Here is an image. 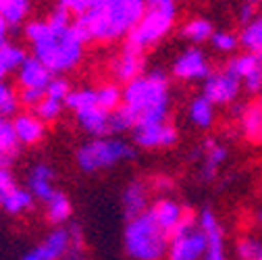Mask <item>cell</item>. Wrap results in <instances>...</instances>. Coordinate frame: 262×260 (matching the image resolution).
<instances>
[{"label": "cell", "instance_id": "cell-25", "mask_svg": "<svg viewBox=\"0 0 262 260\" xmlns=\"http://www.w3.org/2000/svg\"><path fill=\"white\" fill-rule=\"evenodd\" d=\"M214 34V27H212V21L206 19V17H193L189 21H185L179 29V36L187 42H191L193 46H198L202 42H210Z\"/></svg>", "mask_w": 262, "mask_h": 260}, {"label": "cell", "instance_id": "cell-43", "mask_svg": "<svg viewBox=\"0 0 262 260\" xmlns=\"http://www.w3.org/2000/svg\"><path fill=\"white\" fill-rule=\"evenodd\" d=\"M69 260H79V258H69Z\"/></svg>", "mask_w": 262, "mask_h": 260}, {"label": "cell", "instance_id": "cell-29", "mask_svg": "<svg viewBox=\"0 0 262 260\" xmlns=\"http://www.w3.org/2000/svg\"><path fill=\"white\" fill-rule=\"evenodd\" d=\"M27 52L23 46L7 42L5 46H0V79H5L9 73L19 71V67L25 62Z\"/></svg>", "mask_w": 262, "mask_h": 260}, {"label": "cell", "instance_id": "cell-3", "mask_svg": "<svg viewBox=\"0 0 262 260\" xmlns=\"http://www.w3.org/2000/svg\"><path fill=\"white\" fill-rule=\"evenodd\" d=\"M121 106L131 115L136 127L167 123L171 115V79L165 69L142 73L123 88ZM134 127V129H136Z\"/></svg>", "mask_w": 262, "mask_h": 260}, {"label": "cell", "instance_id": "cell-12", "mask_svg": "<svg viewBox=\"0 0 262 260\" xmlns=\"http://www.w3.org/2000/svg\"><path fill=\"white\" fill-rule=\"evenodd\" d=\"M229 148L214 138H206L202 144L193 146L189 152V160L198 162V179L202 183H212L219 177L221 167L227 162Z\"/></svg>", "mask_w": 262, "mask_h": 260}, {"label": "cell", "instance_id": "cell-22", "mask_svg": "<svg viewBox=\"0 0 262 260\" xmlns=\"http://www.w3.org/2000/svg\"><path fill=\"white\" fill-rule=\"evenodd\" d=\"M214 117H216L214 104L206 98L202 92L198 96H193V98L189 100V104H187V121L195 129H202V132L210 129L214 125Z\"/></svg>", "mask_w": 262, "mask_h": 260}, {"label": "cell", "instance_id": "cell-33", "mask_svg": "<svg viewBox=\"0 0 262 260\" xmlns=\"http://www.w3.org/2000/svg\"><path fill=\"white\" fill-rule=\"evenodd\" d=\"M235 254L239 260H262V237L244 235L235 246Z\"/></svg>", "mask_w": 262, "mask_h": 260}, {"label": "cell", "instance_id": "cell-13", "mask_svg": "<svg viewBox=\"0 0 262 260\" xmlns=\"http://www.w3.org/2000/svg\"><path fill=\"white\" fill-rule=\"evenodd\" d=\"M225 64L242 79V85L248 94H252V96L262 94V58H260V54L244 52V54L231 56Z\"/></svg>", "mask_w": 262, "mask_h": 260}, {"label": "cell", "instance_id": "cell-6", "mask_svg": "<svg viewBox=\"0 0 262 260\" xmlns=\"http://www.w3.org/2000/svg\"><path fill=\"white\" fill-rule=\"evenodd\" d=\"M136 156H138V150L134 144L115 136H106V138H94L81 144L75 152V162L79 171L92 175L98 171L113 169L119 162L134 160Z\"/></svg>", "mask_w": 262, "mask_h": 260}, {"label": "cell", "instance_id": "cell-31", "mask_svg": "<svg viewBox=\"0 0 262 260\" xmlns=\"http://www.w3.org/2000/svg\"><path fill=\"white\" fill-rule=\"evenodd\" d=\"M96 94H98V104L108 113L117 111L123 102V90H119L117 83H104L100 88H96Z\"/></svg>", "mask_w": 262, "mask_h": 260}, {"label": "cell", "instance_id": "cell-7", "mask_svg": "<svg viewBox=\"0 0 262 260\" xmlns=\"http://www.w3.org/2000/svg\"><path fill=\"white\" fill-rule=\"evenodd\" d=\"M206 254V233L193 212H185L183 221L171 235L169 260H202Z\"/></svg>", "mask_w": 262, "mask_h": 260}, {"label": "cell", "instance_id": "cell-8", "mask_svg": "<svg viewBox=\"0 0 262 260\" xmlns=\"http://www.w3.org/2000/svg\"><path fill=\"white\" fill-rule=\"evenodd\" d=\"M54 79V73L46 67L36 56H27L25 62L17 71V83H19V102L36 109L46 96V90L50 81Z\"/></svg>", "mask_w": 262, "mask_h": 260}, {"label": "cell", "instance_id": "cell-1", "mask_svg": "<svg viewBox=\"0 0 262 260\" xmlns=\"http://www.w3.org/2000/svg\"><path fill=\"white\" fill-rule=\"evenodd\" d=\"M25 38L31 46V56L42 60L54 75L75 69L83 56L85 38L77 23L71 21V11L64 7H56L46 19L29 21Z\"/></svg>", "mask_w": 262, "mask_h": 260}, {"label": "cell", "instance_id": "cell-5", "mask_svg": "<svg viewBox=\"0 0 262 260\" xmlns=\"http://www.w3.org/2000/svg\"><path fill=\"white\" fill-rule=\"evenodd\" d=\"M177 19V3L173 0H146V13L125 38V48L144 54L173 29Z\"/></svg>", "mask_w": 262, "mask_h": 260}, {"label": "cell", "instance_id": "cell-14", "mask_svg": "<svg viewBox=\"0 0 262 260\" xmlns=\"http://www.w3.org/2000/svg\"><path fill=\"white\" fill-rule=\"evenodd\" d=\"M131 140L136 142L138 148H169L177 144V129L171 121L167 123H154V125H144L136 127L131 132Z\"/></svg>", "mask_w": 262, "mask_h": 260}, {"label": "cell", "instance_id": "cell-32", "mask_svg": "<svg viewBox=\"0 0 262 260\" xmlns=\"http://www.w3.org/2000/svg\"><path fill=\"white\" fill-rule=\"evenodd\" d=\"M17 106H19V94L13 90V85L5 79H0V117H13L17 115Z\"/></svg>", "mask_w": 262, "mask_h": 260}, {"label": "cell", "instance_id": "cell-15", "mask_svg": "<svg viewBox=\"0 0 262 260\" xmlns=\"http://www.w3.org/2000/svg\"><path fill=\"white\" fill-rule=\"evenodd\" d=\"M198 223L206 233V254L202 260H227L225 254V231L219 216L210 206H204L198 212Z\"/></svg>", "mask_w": 262, "mask_h": 260}, {"label": "cell", "instance_id": "cell-20", "mask_svg": "<svg viewBox=\"0 0 262 260\" xmlns=\"http://www.w3.org/2000/svg\"><path fill=\"white\" fill-rule=\"evenodd\" d=\"M13 127H15V134L19 138L21 146H36L38 142H42V138L46 134L44 121L38 115H31V113L15 115Z\"/></svg>", "mask_w": 262, "mask_h": 260}, {"label": "cell", "instance_id": "cell-24", "mask_svg": "<svg viewBox=\"0 0 262 260\" xmlns=\"http://www.w3.org/2000/svg\"><path fill=\"white\" fill-rule=\"evenodd\" d=\"M21 142L15 134L11 119L0 117V167H11L15 156L19 154Z\"/></svg>", "mask_w": 262, "mask_h": 260}, {"label": "cell", "instance_id": "cell-45", "mask_svg": "<svg viewBox=\"0 0 262 260\" xmlns=\"http://www.w3.org/2000/svg\"><path fill=\"white\" fill-rule=\"evenodd\" d=\"M260 142H262V138H260Z\"/></svg>", "mask_w": 262, "mask_h": 260}, {"label": "cell", "instance_id": "cell-9", "mask_svg": "<svg viewBox=\"0 0 262 260\" xmlns=\"http://www.w3.org/2000/svg\"><path fill=\"white\" fill-rule=\"evenodd\" d=\"M44 260H60L62 256L77 258L83 252V233L79 225H58L46 233V237L36 246Z\"/></svg>", "mask_w": 262, "mask_h": 260}, {"label": "cell", "instance_id": "cell-46", "mask_svg": "<svg viewBox=\"0 0 262 260\" xmlns=\"http://www.w3.org/2000/svg\"><path fill=\"white\" fill-rule=\"evenodd\" d=\"M260 58H262V54H260Z\"/></svg>", "mask_w": 262, "mask_h": 260}, {"label": "cell", "instance_id": "cell-26", "mask_svg": "<svg viewBox=\"0 0 262 260\" xmlns=\"http://www.w3.org/2000/svg\"><path fill=\"white\" fill-rule=\"evenodd\" d=\"M239 127H242V134L246 136V140L260 142V138H262V102H254V104L246 106V111L239 119Z\"/></svg>", "mask_w": 262, "mask_h": 260}, {"label": "cell", "instance_id": "cell-38", "mask_svg": "<svg viewBox=\"0 0 262 260\" xmlns=\"http://www.w3.org/2000/svg\"><path fill=\"white\" fill-rule=\"evenodd\" d=\"M258 13H256V7H252V5H248V3H244L239 9H237V13H235V19H237V23L244 27V25H248L254 17H256Z\"/></svg>", "mask_w": 262, "mask_h": 260}, {"label": "cell", "instance_id": "cell-30", "mask_svg": "<svg viewBox=\"0 0 262 260\" xmlns=\"http://www.w3.org/2000/svg\"><path fill=\"white\" fill-rule=\"evenodd\" d=\"M29 9H31L29 0H7L0 7V15H3V19L9 23L11 29H15L19 27V23L25 21V17L29 15Z\"/></svg>", "mask_w": 262, "mask_h": 260}, {"label": "cell", "instance_id": "cell-17", "mask_svg": "<svg viewBox=\"0 0 262 260\" xmlns=\"http://www.w3.org/2000/svg\"><path fill=\"white\" fill-rule=\"evenodd\" d=\"M121 206H123V214L127 221L146 212L150 208L148 185L142 179H131L121 191Z\"/></svg>", "mask_w": 262, "mask_h": 260}, {"label": "cell", "instance_id": "cell-42", "mask_svg": "<svg viewBox=\"0 0 262 260\" xmlns=\"http://www.w3.org/2000/svg\"><path fill=\"white\" fill-rule=\"evenodd\" d=\"M246 3H248V5H252V7H256V5H260V3H262V0H246Z\"/></svg>", "mask_w": 262, "mask_h": 260}, {"label": "cell", "instance_id": "cell-40", "mask_svg": "<svg viewBox=\"0 0 262 260\" xmlns=\"http://www.w3.org/2000/svg\"><path fill=\"white\" fill-rule=\"evenodd\" d=\"M19 260H44V258L40 256V252H38L36 248H31V250H27Z\"/></svg>", "mask_w": 262, "mask_h": 260}, {"label": "cell", "instance_id": "cell-21", "mask_svg": "<svg viewBox=\"0 0 262 260\" xmlns=\"http://www.w3.org/2000/svg\"><path fill=\"white\" fill-rule=\"evenodd\" d=\"M150 210L154 212V216H156V221L160 223V227L165 231H169L171 235H173V231L179 227V223L183 221V216H185V212H187V208L185 206H181L177 200H173V198H160V200H156L152 206H150Z\"/></svg>", "mask_w": 262, "mask_h": 260}, {"label": "cell", "instance_id": "cell-35", "mask_svg": "<svg viewBox=\"0 0 262 260\" xmlns=\"http://www.w3.org/2000/svg\"><path fill=\"white\" fill-rule=\"evenodd\" d=\"M64 109H67V106H64V100H58V98H54V96H48V94H46L44 100L36 106V115L46 123V121L58 119Z\"/></svg>", "mask_w": 262, "mask_h": 260}, {"label": "cell", "instance_id": "cell-10", "mask_svg": "<svg viewBox=\"0 0 262 260\" xmlns=\"http://www.w3.org/2000/svg\"><path fill=\"white\" fill-rule=\"evenodd\" d=\"M242 90H244L242 79L229 69L227 64L221 69H214L202 81V94L214 106H227V104L237 102Z\"/></svg>", "mask_w": 262, "mask_h": 260}, {"label": "cell", "instance_id": "cell-4", "mask_svg": "<svg viewBox=\"0 0 262 260\" xmlns=\"http://www.w3.org/2000/svg\"><path fill=\"white\" fill-rule=\"evenodd\" d=\"M171 233L156 221L154 212H146L129 219L123 231V248L134 260H162L169 254Z\"/></svg>", "mask_w": 262, "mask_h": 260}, {"label": "cell", "instance_id": "cell-23", "mask_svg": "<svg viewBox=\"0 0 262 260\" xmlns=\"http://www.w3.org/2000/svg\"><path fill=\"white\" fill-rule=\"evenodd\" d=\"M34 202H36V196L27 187L15 185L5 196H0V210H5L7 214H23L34 208Z\"/></svg>", "mask_w": 262, "mask_h": 260}, {"label": "cell", "instance_id": "cell-34", "mask_svg": "<svg viewBox=\"0 0 262 260\" xmlns=\"http://www.w3.org/2000/svg\"><path fill=\"white\" fill-rule=\"evenodd\" d=\"M210 44L216 52L221 54H233L237 48H239V36H235L233 31H225V29H219L212 34L210 38Z\"/></svg>", "mask_w": 262, "mask_h": 260}, {"label": "cell", "instance_id": "cell-19", "mask_svg": "<svg viewBox=\"0 0 262 260\" xmlns=\"http://www.w3.org/2000/svg\"><path fill=\"white\" fill-rule=\"evenodd\" d=\"M142 69H144V54L134 52V50H129L125 46L121 48L119 56L113 62V75H115V79L125 83V85L129 81H134L136 77H140Z\"/></svg>", "mask_w": 262, "mask_h": 260}, {"label": "cell", "instance_id": "cell-28", "mask_svg": "<svg viewBox=\"0 0 262 260\" xmlns=\"http://www.w3.org/2000/svg\"><path fill=\"white\" fill-rule=\"evenodd\" d=\"M71 212H73L71 200H69L67 193H62L60 189L46 202V219H48V223H52L54 227L67 223L69 216H71Z\"/></svg>", "mask_w": 262, "mask_h": 260}, {"label": "cell", "instance_id": "cell-39", "mask_svg": "<svg viewBox=\"0 0 262 260\" xmlns=\"http://www.w3.org/2000/svg\"><path fill=\"white\" fill-rule=\"evenodd\" d=\"M9 23L3 19V15H0V46H5L9 42Z\"/></svg>", "mask_w": 262, "mask_h": 260}, {"label": "cell", "instance_id": "cell-44", "mask_svg": "<svg viewBox=\"0 0 262 260\" xmlns=\"http://www.w3.org/2000/svg\"><path fill=\"white\" fill-rule=\"evenodd\" d=\"M173 3H179V0H173Z\"/></svg>", "mask_w": 262, "mask_h": 260}, {"label": "cell", "instance_id": "cell-2", "mask_svg": "<svg viewBox=\"0 0 262 260\" xmlns=\"http://www.w3.org/2000/svg\"><path fill=\"white\" fill-rule=\"evenodd\" d=\"M146 13V0H92L75 23L85 42H115L127 38Z\"/></svg>", "mask_w": 262, "mask_h": 260}, {"label": "cell", "instance_id": "cell-18", "mask_svg": "<svg viewBox=\"0 0 262 260\" xmlns=\"http://www.w3.org/2000/svg\"><path fill=\"white\" fill-rule=\"evenodd\" d=\"M75 119L79 127L92 138H106L111 136V113L100 104H92L75 111Z\"/></svg>", "mask_w": 262, "mask_h": 260}, {"label": "cell", "instance_id": "cell-11", "mask_svg": "<svg viewBox=\"0 0 262 260\" xmlns=\"http://www.w3.org/2000/svg\"><path fill=\"white\" fill-rule=\"evenodd\" d=\"M212 64H210V58L208 54L200 48V46H187L183 48L173 64H171V75L179 81H187V83H193V81H204L210 73H212Z\"/></svg>", "mask_w": 262, "mask_h": 260}, {"label": "cell", "instance_id": "cell-41", "mask_svg": "<svg viewBox=\"0 0 262 260\" xmlns=\"http://www.w3.org/2000/svg\"><path fill=\"white\" fill-rule=\"evenodd\" d=\"M256 221H258V223H262V206H260V208H258V212H256Z\"/></svg>", "mask_w": 262, "mask_h": 260}, {"label": "cell", "instance_id": "cell-27", "mask_svg": "<svg viewBox=\"0 0 262 260\" xmlns=\"http://www.w3.org/2000/svg\"><path fill=\"white\" fill-rule=\"evenodd\" d=\"M237 36L244 52L262 54V13H258L248 25H244Z\"/></svg>", "mask_w": 262, "mask_h": 260}, {"label": "cell", "instance_id": "cell-37", "mask_svg": "<svg viewBox=\"0 0 262 260\" xmlns=\"http://www.w3.org/2000/svg\"><path fill=\"white\" fill-rule=\"evenodd\" d=\"M17 185L13 173H11V167H0V196H5L9 189H13Z\"/></svg>", "mask_w": 262, "mask_h": 260}, {"label": "cell", "instance_id": "cell-16", "mask_svg": "<svg viewBox=\"0 0 262 260\" xmlns=\"http://www.w3.org/2000/svg\"><path fill=\"white\" fill-rule=\"evenodd\" d=\"M54 179H56V173L50 165H46V162H36V165H31L27 171V189L34 193L36 200L46 204L58 191L54 185Z\"/></svg>", "mask_w": 262, "mask_h": 260}, {"label": "cell", "instance_id": "cell-36", "mask_svg": "<svg viewBox=\"0 0 262 260\" xmlns=\"http://www.w3.org/2000/svg\"><path fill=\"white\" fill-rule=\"evenodd\" d=\"M90 5H92V0H58V7H64L67 11L75 13L77 17H79L81 13H85Z\"/></svg>", "mask_w": 262, "mask_h": 260}]
</instances>
